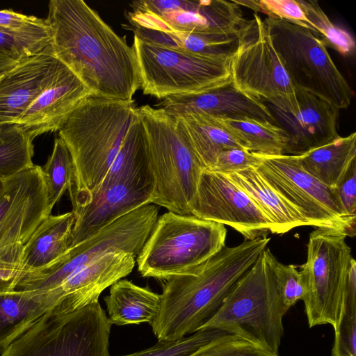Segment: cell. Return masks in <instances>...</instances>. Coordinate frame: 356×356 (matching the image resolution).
Instances as JSON below:
<instances>
[{"mask_svg": "<svg viewBox=\"0 0 356 356\" xmlns=\"http://www.w3.org/2000/svg\"><path fill=\"white\" fill-rule=\"evenodd\" d=\"M154 179L151 170L120 177L98 188L90 202L73 212L74 246L124 215L151 204Z\"/></svg>", "mask_w": 356, "mask_h": 356, "instance_id": "obj_18", "label": "cell"}, {"mask_svg": "<svg viewBox=\"0 0 356 356\" xmlns=\"http://www.w3.org/2000/svg\"><path fill=\"white\" fill-rule=\"evenodd\" d=\"M342 232L316 228L309 236L307 261L300 271L307 289L302 300L310 327H337L341 314L345 284L353 259Z\"/></svg>", "mask_w": 356, "mask_h": 356, "instance_id": "obj_11", "label": "cell"}, {"mask_svg": "<svg viewBox=\"0 0 356 356\" xmlns=\"http://www.w3.org/2000/svg\"><path fill=\"white\" fill-rule=\"evenodd\" d=\"M267 247L200 330H218L278 354L289 309L277 288Z\"/></svg>", "mask_w": 356, "mask_h": 356, "instance_id": "obj_4", "label": "cell"}, {"mask_svg": "<svg viewBox=\"0 0 356 356\" xmlns=\"http://www.w3.org/2000/svg\"><path fill=\"white\" fill-rule=\"evenodd\" d=\"M189 356H279L237 336L222 333Z\"/></svg>", "mask_w": 356, "mask_h": 356, "instance_id": "obj_35", "label": "cell"}, {"mask_svg": "<svg viewBox=\"0 0 356 356\" xmlns=\"http://www.w3.org/2000/svg\"><path fill=\"white\" fill-rule=\"evenodd\" d=\"M54 56L82 81L91 95L132 101L140 88L133 47L82 0H51L46 18Z\"/></svg>", "mask_w": 356, "mask_h": 356, "instance_id": "obj_1", "label": "cell"}, {"mask_svg": "<svg viewBox=\"0 0 356 356\" xmlns=\"http://www.w3.org/2000/svg\"><path fill=\"white\" fill-rule=\"evenodd\" d=\"M145 95L161 99L232 82V57H214L154 44L134 36L132 45Z\"/></svg>", "mask_w": 356, "mask_h": 356, "instance_id": "obj_9", "label": "cell"}, {"mask_svg": "<svg viewBox=\"0 0 356 356\" xmlns=\"http://www.w3.org/2000/svg\"><path fill=\"white\" fill-rule=\"evenodd\" d=\"M259 3L260 13L268 17L289 22L309 29L316 35L298 0H259Z\"/></svg>", "mask_w": 356, "mask_h": 356, "instance_id": "obj_39", "label": "cell"}, {"mask_svg": "<svg viewBox=\"0 0 356 356\" xmlns=\"http://www.w3.org/2000/svg\"><path fill=\"white\" fill-rule=\"evenodd\" d=\"M305 12L309 24L316 34H321L322 40L343 56L354 53L355 42L346 30L335 26L315 0H298Z\"/></svg>", "mask_w": 356, "mask_h": 356, "instance_id": "obj_33", "label": "cell"}, {"mask_svg": "<svg viewBox=\"0 0 356 356\" xmlns=\"http://www.w3.org/2000/svg\"><path fill=\"white\" fill-rule=\"evenodd\" d=\"M181 133L188 140L206 169L211 170L222 150L240 147L236 140L213 118L200 114L175 118Z\"/></svg>", "mask_w": 356, "mask_h": 356, "instance_id": "obj_29", "label": "cell"}, {"mask_svg": "<svg viewBox=\"0 0 356 356\" xmlns=\"http://www.w3.org/2000/svg\"><path fill=\"white\" fill-rule=\"evenodd\" d=\"M270 241L264 237L225 245L200 264L165 280L159 312L150 323L159 341H175L198 331Z\"/></svg>", "mask_w": 356, "mask_h": 356, "instance_id": "obj_2", "label": "cell"}, {"mask_svg": "<svg viewBox=\"0 0 356 356\" xmlns=\"http://www.w3.org/2000/svg\"><path fill=\"white\" fill-rule=\"evenodd\" d=\"M160 106L173 118L200 114L213 118H252L275 124L264 102L241 92L232 82L198 93L170 96L163 99Z\"/></svg>", "mask_w": 356, "mask_h": 356, "instance_id": "obj_21", "label": "cell"}, {"mask_svg": "<svg viewBox=\"0 0 356 356\" xmlns=\"http://www.w3.org/2000/svg\"><path fill=\"white\" fill-rule=\"evenodd\" d=\"M138 115L133 100L90 95L59 129L73 162V212L90 202Z\"/></svg>", "mask_w": 356, "mask_h": 356, "instance_id": "obj_3", "label": "cell"}, {"mask_svg": "<svg viewBox=\"0 0 356 356\" xmlns=\"http://www.w3.org/2000/svg\"><path fill=\"white\" fill-rule=\"evenodd\" d=\"M257 163V158L254 153L240 147L230 148L218 154L209 170L225 174L254 167Z\"/></svg>", "mask_w": 356, "mask_h": 356, "instance_id": "obj_40", "label": "cell"}, {"mask_svg": "<svg viewBox=\"0 0 356 356\" xmlns=\"http://www.w3.org/2000/svg\"><path fill=\"white\" fill-rule=\"evenodd\" d=\"M111 325L99 301L71 312L54 305L0 356H110Z\"/></svg>", "mask_w": 356, "mask_h": 356, "instance_id": "obj_7", "label": "cell"}, {"mask_svg": "<svg viewBox=\"0 0 356 356\" xmlns=\"http://www.w3.org/2000/svg\"><path fill=\"white\" fill-rule=\"evenodd\" d=\"M230 72L234 87L251 97L272 105L296 101V88L257 13L232 57Z\"/></svg>", "mask_w": 356, "mask_h": 356, "instance_id": "obj_13", "label": "cell"}, {"mask_svg": "<svg viewBox=\"0 0 356 356\" xmlns=\"http://www.w3.org/2000/svg\"><path fill=\"white\" fill-rule=\"evenodd\" d=\"M54 305L44 298L15 290L0 294V354Z\"/></svg>", "mask_w": 356, "mask_h": 356, "instance_id": "obj_28", "label": "cell"}, {"mask_svg": "<svg viewBox=\"0 0 356 356\" xmlns=\"http://www.w3.org/2000/svg\"><path fill=\"white\" fill-rule=\"evenodd\" d=\"M74 220L72 211L45 218L24 246L23 268H42L65 253L72 244Z\"/></svg>", "mask_w": 356, "mask_h": 356, "instance_id": "obj_24", "label": "cell"}, {"mask_svg": "<svg viewBox=\"0 0 356 356\" xmlns=\"http://www.w3.org/2000/svg\"><path fill=\"white\" fill-rule=\"evenodd\" d=\"M222 224L168 211L156 222L136 258L144 277L160 280L200 264L225 246Z\"/></svg>", "mask_w": 356, "mask_h": 356, "instance_id": "obj_6", "label": "cell"}, {"mask_svg": "<svg viewBox=\"0 0 356 356\" xmlns=\"http://www.w3.org/2000/svg\"><path fill=\"white\" fill-rule=\"evenodd\" d=\"M252 20L239 30L212 33L161 32L134 26L139 38L168 47L214 57H232L248 33Z\"/></svg>", "mask_w": 356, "mask_h": 356, "instance_id": "obj_25", "label": "cell"}, {"mask_svg": "<svg viewBox=\"0 0 356 356\" xmlns=\"http://www.w3.org/2000/svg\"><path fill=\"white\" fill-rule=\"evenodd\" d=\"M6 72H7V71H6ZM5 72L0 74V79L2 77V76L4 74V73H5Z\"/></svg>", "mask_w": 356, "mask_h": 356, "instance_id": "obj_46", "label": "cell"}, {"mask_svg": "<svg viewBox=\"0 0 356 356\" xmlns=\"http://www.w3.org/2000/svg\"><path fill=\"white\" fill-rule=\"evenodd\" d=\"M191 215L228 225L245 241L264 238L272 224L251 197L225 174L204 169L191 206Z\"/></svg>", "mask_w": 356, "mask_h": 356, "instance_id": "obj_16", "label": "cell"}, {"mask_svg": "<svg viewBox=\"0 0 356 356\" xmlns=\"http://www.w3.org/2000/svg\"><path fill=\"white\" fill-rule=\"evenodd\" d=\"M159 209L145 204L114 220L47 266L28 273L16 290L40 295L56 287L77 270L109 253L126 252L136 257L159 217Z\"/></svg>", "mask_w": 356, "mask_h": 356, "instance_id": "obj_8", "label": "cell"}, {"mask_svg": "<svg viewBox=\"0 0 356 356\" xmlns=\"http://www.w3.org/2000/svg\"><path fill=\"white\" fill-rule=\"evenodd\" d=\"M33 141L16 124L0 126V178L6 179L33 165Z\"/></svg>", "mask_w": 356, "mask_h": 356, "instance_id": "obj_31", "label": "cell"}, {"mask_svg": "<svg viewBox=\"0 0 356 356\" xmlns=\"http://www.w3.org/2000/svg\"><path fill=\"white\" fill-rule=\"evenodd\" d=\"M0 31L44 47L50 44L52 36L46 19L12 10H0Z\"/></svg>", "mask_w": 356, "mask_h": 356, "instance_id": "obj_34", "label": "cell"}, {"mask_svg": "<svg viewBox=\"0 0 356 356\" xmlns=\"http://www.w3.org/2000/svg\"><path fill=\"white\" fill-rule=\"evenodd\" d=\"M266 104L275 124L286 134L284 155H302L339 136L337 132L339 109L312 93L296 88L294 103Z\"/></svg>", "mask_w": 356, "mask_h": 356, "instance_id": "obj_17", "label": "cell"}, {"mask_svg": "<svg viewBox=\"0 0 356 356\" xmlns=\"http://www.w3.org/2000/svg\"><path fill=\"white\" fill-rule=\"evenodd\" d=\"M4 188H5V179L0 178V197L1 196V195L3 193Z\"/></svg>", "mask_w": 356, "mask_h": 356, "instance_id": "obj_45", "label": "cell"}, {"mask_svg": "<svg viewBox=\"0 0 356 356\" xmlns=\"http://www.w3.org/2000/svg\"><path fill=\"white\" fill-rule=\"evenodd\" d=\"M137 109L146 133L154 179L151 204L191 215V206L205 166L179 130L175 118L149 105Z\"/></svg>", "mask_w": 356, "mask_h": 356, "instance_id": "obj_5", "label": "cell"}, {"mask_svg": "<svg viewBox=\"0 0 356 356\" xmlns=\"http://www.w3.org/2000/svg\"><path fill=\"white\" fill-rule=\"evenodd\" d=\"M213 119L243 149L263 156L283 154L287 136L277 124L252 118Z\"/></svg>", "mask_w": 356, "mask_h": 356, "instance_id": "obj_30", "label": "cell"}, {"mask_svg": "<svg viewBox=\"0 0 356 356\" xmlns=\"http://www.w3.org/2000/svg\"><path fill=\"white\" fill-rule=\"evenodd\" d=\"M44 48L40 44L0 31V52L16 59L31 56Z\"/></svg>", "mask_w": 356, "mask_h": 356, "instance_id": "obj_42", "label": "cell"}, {"mask_svg": "<svg viewBox=\"0 0 356 356\" xmlns=\"http://www.w3.org/2000/svg\"><path fill=\"white\" fill-rule=\"evenodd\" d=\"M263 21L295 88L312 93L339 110L347 108L353 91L325 43L312 31L289 22L270 17Z\"/></svg>", "mask_w": 356, "mask_h": 356, "instance_id": "obj_10", "label": "cell"}, {"mask_svg": "<svg viewBox=\"0 0 356 356\" xmlns=\"http://www.w3.org/2000/svg\"><path fill=\"white\" fill-rule=\"evenodd\" d=\"M296 158L307 173L327 187L336 188L356 161V133L339 136Z\"/></svg>", "mask_w": 356, "mask_h": 356, "instance_id": "obj_27", "label": "cell"}, {"mask_svg": "<svg viewBox=\"0 0 356 356\" xmlns=\"http://www.w3.org/2000/svg\"><path fill=\"white\" fill-rule=\"evenodd\" d=\"M20 60L0 52V74L13 67Z\"/></svg>", "mask_w": 356, "mask_h": 356, "instance_id": "obj_44", "label": "cell"}, {"mask_svg": "<svg viewBox=\"0 0 356 356\" xmlns=\"http://www.w3.org/2000/svg\"><path fill=\"white\" fill-rule=\"evenodd\" d=\"M51 211L42 167L33 164L6 179L0 197V258L22 261L24 245Z\"/></svg>", "mask_w": 356, "mask_h": 356, "instance_id": "obj_15", "label": "cell"}, {"mask_svg": "<svg viewBox=\"0 0 356 356\" xmlns=\"http://www.w3.org/2000/svg\"><path fill=\"white\" fill-rule=\"evenodd\" d=\"M254 154L256 170L312 227L355 235V220L345 213L336 188L327 187L307 173L296 156Z\"/></svg>", "mask_w": 356, "mask_h": 356, "instance_id": "obj_12", "label": "cell"}, {"mask_svg": "<svg viewBox=\"0 0 356 356\" xmlns=\"http://www.w3.org/2000/svg\"><path fill=\"white\" fill-rule=\"evenodd\" d=\"M130 7L128 17L134 26L161 32H231L250 22L232 1L140 0Z\"/></svg>", "mask_w": 356, "mask_h": 356, "instance_id": "obj_14", "label": "cell"}, {"mask_svg": "<svg viewBox=\"0 0 356 356\" xmlns=\"http://www.w3.org/2000/svg\"><path fill=\"white\" fill-rule=\"evenodd\" d=\"M332 356H356V305H343L334 329Z\"/></svg>", "mask_w": 356, "mask_h": 356, "instance_id": "obj_38", "label": "cell"}, {"mask_svg": "<svg viewBox=\"0 0 356 356\" xmlns=\"http://www.w3.org/2000/svg\"><path fill=\"white\" fill-rule=\"evenodd\" d=\"M270 263L275 282L284 305L289 309L303 300L307 289L302 275L294 264L286 265L271 253Z\"/></svg>", "mask_w": 356, "mask_h": 356, "instance_id": "obj_37", "label": "cell"}, {"mask_svg": "<svg viewBox=\"0 0 356 356\" xmlns=\"http://www.w3.org/2000/svg\"><path fill=\"white\" fill-rule=\"evenodd\" d=\"M104 301L111 324L151 323L159 312L161 295L122 279L111 286Z\"/></svg>", "mask_w": 356, "mask_h": 356, "instance_id": "obj_26", "label": "cell"}, {"mask_svg": "<svg viewBox=\"0 0 356 356\" xmlns=\"http://www.w3.org/2000/svg\"><path fill=\"white\" fill-rule=\"evenodd\" d=\"M254 202L272 224V234H283L291 229L311 226L307 220L259 175L254 167L225 174Z\"/></svg>", "mask_w": 356, "mask_h": 356, "instance_id": "obj_23", "label": "cell"}, {"mask_svg": "<svg viewBox=\"0 0 356 356\" xmlns=\"http://www.w3.org/2000/svg\"><path fill=\"white\" fill-rule=\"evenodd\" d=\"M136 258L126 252L106 254L38 296L67 312L81 309L99 301L103 291L130 274L136 264Z\"/></svg>", "mask_w": 356, "mask_h": 356, "instance_id": "obj_20", "label": "cell"}, {"mask_svg": "<svg viewBox=\"0 0 356 356\" xmlns=\"http://www.w3.org/2000/svg\"><path fill=\"white\" fill-rule=\"evenodd\" d=\"M341 206L346 215L356 220V161H355L336 188Z\"/></svg>", "mask_w": 356, "mask_h": 356, "instance_id": "obj_41", "label": "cell"}, {"mask_svg": "<svg viewBox=\"0 0 356 356\" xmlns=\"http://www.w3.org/2000/svg\"><path fill=\"white\" fill-rule=\"evenodd\" d=\"M50 207L53 209L73 184L74 166L70 153L61 138L54 140L53 150L42 168Z\"/></svg>", "mask_w": 356, "mask_h": 356, "instance_id": "obj_32", "label": "cell"}, {"mask_svg": "<svg viewBox=\"0 0 356 356\" xmlns=\"http://www.w3.org/2000/svg\"><path fill=\"white\" fill-rule=\"evenodd\" d=\"M91 95L74 72L55 58L44 86L16 124L32 140L43 134L59 131L71 113Z\"/></svg>", "mask_w": 356, "mask_h": 356, "instance_id": "obj_19", "label": "cell"}, {"mask_svg": "<svg viewBox=\"0 0 356 356\" xmlns=\"http://www.w3.org/2000/svg\"><path fill=\"white\" fill-rule=\"evenodd\" d=\"M55 58L49 44L4 73L0 79V126L17 123L44 86Z\"/></svg>", "mask_w": 356, "mask_h": 356, "instance_id": "obj_22", "label": "cell"}, {"mask_svg": "<svg viewBox=\"0 0 356 356\" xmlns=\"http://www.w3.org/2000/svg\"><path fill=\"white\" fill-rule=\"evenodd\" d=\"M29 271L22 263L8 259H0V294L16 290L21 280Z\"/></svg>", "mask_w": 356, "mask_h": 356, "instance_id": "obj_43", "label": "cell"}, {"mask_svg": "<svg viewBox=\"0 0 356 356\" xmlns=\"http://www.w3.org/2000/svg\"><path fill=\"white\" fill-rule=\"evenodd\" d=\"M224 333L218 330H200L175 341H159L153 346L121 356H189L202 346Z\"/></svg>", "mask_w": 356, "mask_h": 356, "instance_id": "obj_36", "label": "cell"}]
</instances>
